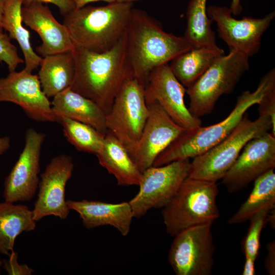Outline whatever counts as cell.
Wrapping results in <instances>:
<instances>
[{"label":"cell","mask_w":275,"mask_h":275,"mask_svg":"<svg viewBox=\"0 0 275 275\" xmlns=\"http://www.w3.org/2000/svg\"><path fill=\"white\" fill-rule=\"evenodd\" d=\"M72 51L75 73L70 89L95 102L106 115L122 86L132 76L127 60L125 32L106 51L96 52L76 46Z\"/></svg>","instance_id":"obj_1"},{"label":"cell","mask_w":275,"mask_h":275,"mask_svg":"<svg viewBox=\"0 0 275 275\" xmlns=\"http://www.w3.org/2000/svg\"><path fill=\"white\" fill-rule=\"evenodd\" d=\"M125 35L132 76L144 86L153 69L195 48L184 37L164 32L155 19L138 9H132Z\"/></svg>","instance_id":"obj_2"},{"label":"cell","mask_w":275,"mask_h":275,"mask_svg":"<svg viewBox=\"0 0 275 275\" xmlns=\"http://www.w3.org/2000/svg\"><path fill=\"white\" fill-rule=\"evenodd\" d=\"M274 84L275 69L272 68L261 78L254 91H244L238 97L233 109L225 119L210 126H200L186 130L158 155L153 166H161L179 159L194 158L218 144L232 132L246 111L258 104Z\"/></svg>","instance_id":"obj_3"},{"label":"cell","mask_w":275,"mask_h":275,"mask_svg":"<svg viewBox=\"0 0 275 275\" xmlns=\"http://www.w3.org/2000/svg\"><path fill=\"white\" fill-rule=\"evenodd\" d=\"M133 5H86L64 16L63 24L74 46L96 52H105L124 34Z\"/></svg>","instance_id":"obj_4"},{"label":"cell","mask_w":275,"mask_h":275,"mask_svg":"<svg viewBox=\"0 0 275 275\" xmlns=\"http://www.w3.org/2000/svg\"><path fill=\"white\" fill-rule=\"evenodd\" d=\"M218 192L216 182L187 177L162 208L167 233L175 236L192 227L212 224L219 216L216 204Z\"/></svg>","instance_id":"obj_5"},{"label":"cell","mask_w":275,"mask_h":275,"mask_svg":"<svg viewBox=\"0 0 275 275\" xmlns=\"http://www.w3.org/2000/svg\"><path fill=\"white\" fill-rule=\"evenodd\" d=\"M248 56L237 51L223 55L195 82L186 88L188 108L194 117L210 114L218 99L232 93L241 76L250 69Z\"/></svg>","instance_id":"obj_6"},{"label":"cell","mask_w":275,"mask_h":275,"mask_svg":"<svg viewBox=\"0 0 275 275\" xmlns=\"http://www.w3.org/2000/svg\"><path fill=\"white\" fill-rule=\"evenodd\" d=\"M271 119L259 116L255 120L244 117L225 139L202 154L193 158L188 176L216 182L222 179L245 144L251 139L272 130Z\"/></svg>","instance_id":"obj_7"},{"label":"cell","mask_w":275,"mask_h":275,"mask_svg":"<svg viewBox=\"0 0 275 275\" xmlns=\"http://www.w3.org/2000/svg\"><path fill=\"white\" fill-rule=\"evenodd\" d=\"M148 115L144 85L131 76L120 89L106 115L108 131L128 149L139 141Z\"/></svg>","instance_id":"obj_8"},{"label":"cell","mask_w":275,"mask_h":275,"mask_svg":"<svg viewBox=\"0 0 275 275\" xmlns=\"http://www.w3.org/2000/svg\"><path fill=\"white\" fill-rule=\"evenodd\" d=\"M189 159L151 166L142 172L137 194L128 202L134 217L140 218L153 208H162L173 198L188 176Z\"/></svg>","instance_id":"obj_9"},{"label":"cell","mask_w":275,"mask_h":275,"mask_svg":"<svg viewBox=\"0 0 275 275\" xmlns=\"http://www.w3.org/2000/svg\"><path fill=\"white\" fill-rule=\"evenodd\" d=\"M211 224L198 225L176 234L171 245L168 261L177 275H210L215 247Z\"/></svg>","instance_id":"obj_10"},{"label":"cell","mask_w":275,"mask_h":275,"mask_svg":"<svg viewBox=\"0 0 275 275\" xmlns=\"http://www.w3.org/2000/svg\"><path fill=\"white\" fill-rule=\"evenodd\" d=\"M208 17L215 22L219 37L227 44L230 51H237L249 57L261 48L262 37L275 16L272 11L262 18L233 17L230 8L210 6L207 8Z\"/></svg>","instance_id":"obj_11"},{"label":"cell","mask_w":275,"mask_h":275,"mask_svg":"<svg viewBox=\"0 0 275 275\" xmlns=\"http://www.w3.org/2000/svg\"><path fill=\"white\" fill-rule=\"evenodd\" d=\"M147 104L149 115L141 135L133 147L127 149L142 172L152 166L158 155L186 130L173 121L158 102Z\"/></svg>","instance_id":"obj_12"},{"label":"cell","mask_w":275,"mask_h":275,"mask_svg":"<svg viewBox=\"0 0 275 275\" xmlns=\"http://www.w3.org/2000/svg\"><path fill=\"white\" fill-rule=\"evenodd\" d=\"M274 168L275 136L266 132L245 144L222 183L229 193H237Z\"/></svg>","instance_id":"obj_13"},{"label":"cell","mask_w":275,"mask_h":275,"mask_svg":"<svg viewBox=\"0 0 275 275\" xmlns=\"http://www.w3.org/2000/svg\"><path fill=\"white\" fill-rule=\"evenodd\" d=\"M45 136L33 128L26 130L24 148L4 181L5 201H29L35 195L40 181L41 151Z\"/></svg>","instance_id":"obj_14"},{"label":"cell","mask_w":275,"mask_h":275,"mask_svg":"<svg viewBox=\"0 0 275 275\" xmlns=\"http://www.w3.org/2000/svg\"><path fill=\"white\" fill-rule=\"evenodd\" d=\"M185 93V87L174 76L168 63L153 69L144 86L147 103L157 101L175 122L190 130L201 126L202 122L186 107Z\"/></svg>","instance_id":"obj_15"},{"label":"cell","mask_w":275,"mask_h":275,"mask_svg":"<svg viewBox=\"0 0 275 275\" xmlns=\"http://www.w3.org/2000/svg\"><path fill=\"white\" fill-rule=\"evenodd\" d=\"M74 164L71 156L60 154L52 158L40 175L38 198L32 210L36 222L54 215L61 219L70 212L65 200L66 185L71 178Z\"/></svg>","instance_id":"obj_16"},{"label":"cell","mask_w":275,"mask_h":275,"mask_svg":"<svg viewBox=\"0 0 275 275\" xmlns=\"http://www.w3.org/2000/svg\"><path fill=\"white\" fill-rule=\"evenodd\" d=\"M20 106L28 117L37 122H57L51 102L43 92L38 75L24 69L0 78V102Z\"/></svg>","instance_id":"obj_17"},{"label":"cell","mask_w":275,"mask_h":275,"mask_svg":"<svg viewBox=\"0 0 275 275\" xmlns=\"http://www.w3.org/2000/svg\"><path fill=\"white\" fill-rule=\"evenodd\" d=\"M21 17L22 21L39 35L42 43L36 50L43 57L73 49L67 28L57 20L48 6L40 3L22 6Z\"/></svg>","instance_id":"obj_18"},{"label":"cell","mask_w":275,"mask_h":275,"mask_svg":"<svg viewBox=\"0 0 275 275\" xmlns=\"http://www.w3.org/2000/svg\"><path fill=\"white\" fill-rule=\"evenodd\" d=\"M66 202L70 209L79 214L83 225L87 229L110 225L123 236H127L130 232L134 216L128 202L109 203L84 199L67 200Z\"/></svg>","instance_id":"obj_19"},{"label":"cell","mask_w":275,"mask_h":275,"mask_svg":"<svg viewBox=\"0 0 275 275\" xmlns=\"http://www.w3.org/2000/svg\"><path fill=\"white\" fill-rule=\"evenodd\" d=\"M53 113L84 123L105 136L108 130L106 113L95 102L70 89H66L53 97L51 102Z\"/></svg>","instance_id":"obj_20"},{"label":"cell","mask_w":275,"mask_h":275,"mask_svg":"<svg viewBox=\"0 0 275 275\" xmlns=\"http://www.w3.org/2000/svg\"><path fill=\"white\" fill-rule=\"evenodd\" d=\"M96 155L99 163L115 176L119 185H139L142 172L125 146L109 131L106 134L103 146Z\"/></svg>","instance_id":"obj_21"},{"label":"cell","mask_w":275,"mask_h":275,"mask_svg":"<svg viewBox=\"0 0 275 275\" xmlns=\"http://www.w3.org/2000/svg\"><path fill=\"white\" fill-rule=\"evenodd\" d=\"M40 66L38 76L48 98L70 88L75 73L72 50L46 56L42 58Z\"/></svg>","instance_id":"obj_22"},{"label":"cell","mask_w":275,"mask_h":275,"mask_svg":"<svg viewBox=\"0 0 275 275\" xmlns=\"http://www.w3.org/2000/svg\"><path fill=\"white\" fill-rule=\"evenodd\" d=\"M225 53L219 47H195L174 58L169 65L178 80L186 88Z\"/></svg>","instance_id":"obj_23"},{"label":"cell","mask_w":275,"mask_h":275,"mask_svg":"<svg viewBox=\"0 0 275 275\" xmlns=\"http://www.w3.org/2000/svg\"><path fill=\"white\" fill-rule=\"evenodd\" d=\"M35 228L32 210L27 206L6 201L0 203V253L10 256L16 238Z\"/></svg>","instance_id":"obj_24"},{"label":"cell","mask_w":275,"mask_h":275,"mask_svg":"<svg viewBox=\"0 0 275 275\" xmlns=\"http://www.w3.org/2000/svg\"><path fill=\"white\" fill-rule=\"evenodd\" d=\"M23 2V0H4L2 25L3 30L9 33V37L18 43L24 57V69L32 73L40 66L42 58L34 51L30 32L22 25Z\"/></svg>","instance_id":"obj_25"},{"label":"cell","mask_w":275,"mask_h":275,"mask_svg":"<svg viewBox=\"0 0 275 275\" xmlns=\"http://www.w3.org/2000/svg\"><path fill=\"white\" fill-rule=\"evenodd\" d=\"M275 208V173L270 170L254 181L253 188L245 201L229 218L230 225L243 223L259 211Z\"/></svg>","instance_id":"obj_26"},{"label":"cell","mask_w":275,"mask_h":275,"mask_svg":"<svg viewBox=\"0 0 275 275\" xmlns=\"http://www.w3.org/2000/svg\"><path fill=\"white\" fill-rule=\"evenodd\" d=\"M207 0H190L186 11V26L184 37L195 47L215 48L213 21L207 13Z\"/></svg>","instance_id":"obj_27"},{"label":"cell","mask_w":275,"mask_h":275,"mask_svg":"<svg viewBox=\"0 0 275 275\" xmlns=\"http://www.w3.org/2000/svg\"><path fill=\"white\" fill-rule=\"evenodd\" d=\"M67 140L77 150L96 155L101 150L105 136L93 127L67 117H57Z\"/></svg>","instance_id":"obj_28"},{"label":"cell","mask_w":275,"mask_h":275,"mask_svg":"<svg viewBox=\"0 0 275 275\" xmlns=\"http://www.w3.org/2000/svg\"><path fill=\"white\" fill-rule=\"evenodd\" d=\"M271 209H263L249 219L250 225L244 240L243 250L245 256H250L255 260L260 249L261 233L267 224V214Z\"/></svg>","instance_id":"obj_29"},{"label":"cell","mask_w":275,"mask_h":275,"mask_svg":"<svg viewBox=\"0 0 275 275\" xmlns=\"http://www.w3.org/2000/svg\"><path fill=\"white\" fill-rule=\"evenodd\" d=\"M0 62L5 63L9 72L15 71L18 65L23 63V60L19 57L17 49L11 42L8 35L0 32Z\"/></svg>","instance_id":"obj_30"},{"label":"cell","mask_w":275,"mask_h":275,"mask_svg":"<svg viewBox=\"0 0 275 275\" xmlns=\"http://www.w3.org/2000/svg\"><path fill=\"white\" fill-rule=\"evenodd\" d=\"M258 104L259 116L269 117L272 122V133L275 136V84L263 96Z\"/></svg>","instance_id":"obj_31"},{"label":"cell","mask_w":275,"mask_h":275,"mask_svg":"<svg viewBox=\"0 0 275 275\" xmlns=\"http://www.w3.org/2000/svg\"><path fill=\"white\" fill-rule=\"evenodd\" d=\"M33 3H50L58 7L62 15L65 16L75 9L72 0H23V6Z\"/></svg>","instance_id":"obj_32"},{"label":"cell","mask_w":275,"mask_h":275,"mask_svg":"<svg viewBox=\"0 0 275 275\" xmlns=\"http://www.w3.org/2000/svg\"><path fill=\"white\" fill-rule=\"evenodd\" d=\"M10 259L8 263L5 265V269H7L11 274H31L34 270L30 268L26 265H19L17 261V254L12 252L9 256Z\"/></svg>","instance_id":"obj_33"},{"label":"cell","mask_w":275,"mask_h":275,"mask_svg":"<svg viewBox=\"0 0 275 275\" xmlns=\"http://www.w3.org/2000/svg\"><path fill=\"white\" fill-rule=\"evenodd\" d=\"M267 255L264 260V267L269 275L275 274V241L269 242L266 246Z\"/></svg>","instance_id":"obj_34"},{"label":"cell","mask_w":275,"mask_h":275,"mask_svg":"<svg viewBox=\"0 0 275 275\" xmlns=\"http://www.w3.org/2000/svg\"><path fill=\"white\" fill-rule=\"evenodd\" d=\"M141 0H72L75 9L86 6L89 3L99 1H103L109 3H126L132 4L141 1Z\"/></svg>","instance_id":"obj_35"},{"label":"cell","mask_w":275,"mask_h":275,"mask_svg":"<svg viewBox=\"0 0 275 275\" xmlns=\"http://www.w3.org/2000/svg\"><path fill=\"white\" fill-rule=\"evenodd\" d=\"M255 260L248 256H245V261L241 274L242 275H254L255 274Z\"/></svg>","instance_id":"obj_36"},{"label":"cell","mask_w":275,"mask_h":275,"mask_svg":"<svg viewBox=\"0 0 275 275\" xmlns=\"http://www.w3.org/2000/svg\"><path fill=\"white\" fill-rule=\"evenodd\" d=\"M230 9L233 15L240 14L242 11L241 0H232Z\"/></svg>","instance_id":"obj_37"},{"label":"cell","mask_w":275,"mask_h":275,"mask_svg":"<svg viewBox=\"0 0 275 275\" xmlns=\"http://www.w3.org/2000/svg\"><path fill=\"white\" fill-rule=\"evenodd\" d=\"M10 147V139L8 136L0 137V155H2Z\"/></svg>","instance_id":"obj_38"},{"label":"cell","mask_w":275,"mask_h":275,"mask_svg":"<svg viewBox=\"0 0 275 275\" xmlns=\"http://www.w3.org/2000/svg\"><path fill=\"white\" fill-rule=\"evenodd\" d=\"M274 208L271 209L267 216V223H269L272 229L275 228V210Z\"/></svg>","instance_id":"obj_39"},{"label":"cell","mask_w":275,"mask_h":275,"mask_svg":"<svg viewBox=\"0 0 275 275\" xmlns=\"http://www.w3.org/2000/svg\"><path fill=\"white\" fill-rule=\"evenodd\" d=\"M4 0H0V32H3L2 18L3 14Z\"/></svg>","instance_id":"obj_40"},{"label":"cell","mask_w":275,"mask_h":275,"mask_svg":"<svg viewBox=\"0 0 275 275\" xmlns=\"http://www.w3.org/2000/svg\"><path fill=\"white\" fill-rule=\"evenodd\" d=\"M3 261H2V260H1V259L0 258V274H1V267H2V265H3Z\"/></svg>","instance_id":"obj_41"}]
</instances>
